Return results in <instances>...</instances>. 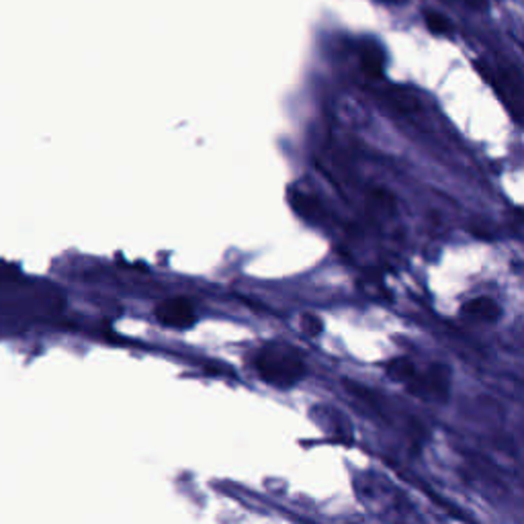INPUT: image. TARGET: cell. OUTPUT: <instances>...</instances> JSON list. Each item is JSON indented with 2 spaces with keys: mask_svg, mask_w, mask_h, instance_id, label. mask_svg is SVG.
I'll return each instance as SVG.
<instances>
[{
  "mask_svg": "<svg viewBox=\"0 0 524 524\" xmlns=\"http://www.w3.org/2000/svg\"><path fill=\"white\" fill-rule=\"evenodd\" d=\"M254 367L260 377L275 387H293L306 375V363L300 352L283 344L265 346L254 359Z\"/></svg>",
  "mask_w": 524,
  "mask_h": 524,
  "instance_id": "6da1fadb",
  "label": "cell"
},
{
  "mask_svg": "<svg viewBox=\"0 0 524 524\" xmlns=\"http://www.w3.org/2000/svg\"><path fill=\"white\" fill-rule=\"evenodd\" d=\"M451 375L447 367L432 365L424 373H416V377L406 385L408 392L416 398L427 401H444L449 395Z\"/></svg>",
  "mask_w": 524,
  "mask_h": 524,
  "instance_id": "7a4b0ae2",
  "label": "cell"
},
{
  "mask_svg": "<svg viewBox=\"0 0 524 524\" xmlns=\"http://www.w3.org/2000/svg\"><path fill=\"white\" fill-rule=\"evenodd\" d=\"M156 320L166 328L174 330H187L197 322V311L193 301H189L187 297H170L165 300L156 308Z\"/></svg>",
  "mask_w": 524,
  "mask_h": 524,
  "instance_id": "3957f363",
  "label": "cell"
},
{
  "mask_svg": "<svg viewBox=\"0 0 524 524\" xmlns=\"http://www.w3.org/2000/svg\"><path fill=\"white\" fill-rule=\"evenodd\" d=\"M463 314L473 317V320L495 322L502 316V309L492 297H476V300H469L465 303Z\"/></svg>",
  "mask_w": 524,
  "mask_h": 524,
  "instance_id": "277c9868",
  "label": "cell"
},
{
  "mask_svg": "<svg viewBox=\"0 0 524 524\" xmlns=\"http://www.w3.org/2000/svg\"><path fill=\"white\" fill-rule=\"evenodd\" d=\"M360 66L367 72V76L371 78H379L384 74V66H385V55L384 49H381L375 41H367L360 47Z\"/></svg>",
  "mask_w": 524,
  "mask_h": 524,
  "instance_id": "5b68a950",
  "label": "cell"
},
{
  "mask_svg": "<svg viewBox=\"0 0 524 524\" xmlns=\"http://www.w3.org/2000/svg\"><path fill=\"white\" fill-rule=\"evenodd\" d=\"M385 371H387L389 379L398 381V384H403V385H408L418 373L412 360L406 359V357H398V359L389 360L387 367H385Z\"/></svg>",
  "mask_w": 524,
  "mask_h": 524,
  "instance_id": "8992f818",
  "label": "cell"
},
{
  "mask_svg": "<svg viewBox=\"0 0 524 524\" xmlns=\"http://www.w3.org/2000/svg\"><path fill=\"white\" fill-rule=\"evenodd\" d=\"M289 199H292V205H293V209L297 211V214H300L301 217H306V219H316L317 216H320V205H317V201L316 199H311L309 195H306V193H292L289 195Z\"/></svg>",
  "mask_w": 524,
  "mask_h": 524,
  "instance_id": "52a82bcc",
  "label": "cell"
},
{
  "mask_svg": "<svg viewBox=\"0 0 524 524\" xmlns=\"http://www.w3.org/2000/svg\"><path fill=\"white\" fill-rule=\"evenodd\" d=\"M424 19H427V27L432 33L444 35V33L451 31V21L444 17L443 13L432 11V13H427V15H424Z\"/></svg>",
  "mask_w": 524,
  "mask_h": 524,
  "instance_id": "ba28073f",
  "label": "cell"
},
{
  "mask_svg": "<svg viewBox=\"0 0 524 524\" xmlns=\"http://www.w3.org/2000/svg\"><path fill=\"white\" fill-rule=\"evenodd\" d=\"M301 330H303V334L316 338L324 332V322L314 314H306V316H301Z\"/></svg>",
  "mask_w": 524,
  "mask_h": 524,
  "instance_id": "9c48e42d",
  "label": "cell"
},
{
  "mask_svg": "<svg viewBox=\"0 0 524 524\" xmlns=\"http://www.w3.org/2000/svg\"><path fill=\"white\" fill-rule=\"evenodd\" d=\"M21 277V271L11 262L0 260V283H11Z\"/></svg>",
  "mask_w": 524,
  "mask_h": 524,
  "instance_id": "30bf717a",
  "label": "cell"
},
{
  "mask_svg": "<svg viewBox=\"0 0 524 524\" xmlns=\"http://www.w3.org/2000/svg\"><path fill=\"white\" fill-rule=\"evenodd\" d=\"M467 6H471V9H484L486 6V0H461Z\"/></svg>",
  "mask_w": 524,
  "mask_h": 524,
  "instance_id": "8fae6325",
  "label": "cell"
},
{
  "mask_svg": "<svg viewBox=\"0 0 524 524\" xmlns=\"http://www.w3.org/2000/svg\"><path fill=\"white\" fill-rule=\"evenodd\" d=\"M381 3H387V4H393V3H400V0H381Z\"/></svg>",
  "mask_w": 524,
  "mask_h": 524,
  "instance_id": "7c38bea8",
  "label": "cell"
}]
</instances>
